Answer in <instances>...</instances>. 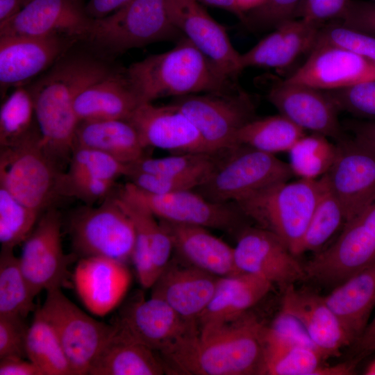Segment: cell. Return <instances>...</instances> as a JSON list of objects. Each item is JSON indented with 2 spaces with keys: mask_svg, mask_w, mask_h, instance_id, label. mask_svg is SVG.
Instances as JSON below:
<instances>
[{
  "mask_svg": "<svg viewBox=\"0 0 375 375\" xmlns=\"http://www.w3.org/2000/svg\"><path fill=\"white\" fill-rule=\"evenodd\" d=\"M263 326L249 312L197 326L158 355L167 374L263 375Z\"/></svg>",
  "mask_w": 375,
  "mask_h": 375,
  "instance_id": "obj_1",
  "label": "cell"
},
{
  "mask_svg": "<svg viewBox=\"0 0 375 375\" xmlns=\"http://www.w3.org/2000/svg\"><path fill=\"white\" fill-rule=\"evenodd\" d=\"M112 70L88 57L60 58L31 87L40 140L60 166L69 161L79 119L74 110L77 94Z\"/></svg>",
  "mask_w": 375,
  "mask_h": 375,
  "instance_id": "obj_2",
  "label": "cell"
},
{
  "mask_svg": "<svg viewBox=\"0 0 375 375\" xmlns=\"http://www.w3.org/2000/svg\"><path fill=\"white\" fill-rule=\"evenodd\" d=\"M124 74L140 103L238 88L185 37L172 49L130 65Z\"/></svg>",
  "mask_w": 375,
  "mask_h": 375,
  "instance_id": "obj_3",
  "label": "cell"
},
{
  "mask_svg": "<svg viewBox=\"0 0 375 375\" xmlns=\"http://www.w3.org/2000/svg\"><path fill=\"white\" fill-rule=\"evenodd\" d=\"M323 187L322 177L281 182L234 203L257 226L278 236L296 256Z\"/></svg>",
  "mask_w": 375,
  "mask_h": 375,
  "instance_id": "obj_4",
  "label": "cell"
},
{
  "mask_svg": "<svg viewBox=\"0 0 375 375\" xmlns=\"http://www.w3.org/2000/svg\"><path fill=\"white\" fill-rule=\"evenodd\" d=\"M289 163L274 154L238 145L222 153L205 181L194 190L216 203H235L262 189L288 181Z\"/></svg>",
  "mask_w": 375,
  "mask_h": 375,
  "instance_id": "obj_5",
  "label": "cell"
},
{
  "mask_svg": "<svg viewBox=\"0 0 375 375\" xmlns=\"http://www.w3.org/2000/svg\"><path fill=\"white\" fill-rule=\"evenodd\" d=\"M183 34L172 23L167 0H131L113 13L93 19L86 39L112 53L162 41L177 42Z\"/></svg>",
  "mask_w": 375,
  "mask_h": 375,
  "instance_id": "obj_6",
  "label": "cell"
},
{
  "mask_svg": "<svg viewBox=\"0 0 375 375\" xmlns=\"http://www.w3.org/2000/svg\"><path fill=\"white\" fill-rule=\"evenodd\" d=\"M40 134L1 147L0 186L25 206L41 213L60 195L64 172L42 145Z\"/></svg>",
  "mask_w": 375,
  "mask_h": 375,
  "instance_id": "obj_7",
  "label": "cell"
},
{
  "mask_svg": "<svg viewBox=\"0 0 375 375\" xmlns=\"http://www.w3.org/2000/svg\"><path fill=\"white\" fill-rule=\"evenodd\" d=\"M68 228L73 248L81 258L100 256L124 263L132 260L135 228L116 195H110L97 207L76 210Z\"/></svg>",
  "mask_w": 375,
  "mask_h": 375,
  "instance_id": "obj_8",
  "label": "cell"
},
{
  "mask_svg": "<svg viewBox=\"0 0 375 375\" xmlns=\"http://www.w3.org/2000/svg\"><path fill=\"white\" fill-rule=\"evenodd\" d=\"M170 103L192 122L215 153L237 147L239 131L255 119L254 102L239 87L228 92L176 97Z\"/></svg>",
  "mask_w": 375,
  "mask_h": 375,
  "instance_id": "obj_9",
  "label": "cell"
},
{
  "mask_svg": "<svg viewBox=\"0 0 375 375\" xmlns=\"http://www.w3.org/2000/svg\"><path fill=\"white\" fill-rule=\"evenodd\" d=\"M63 348L74 375L88 374L100 351L114 335L116 326L98 321L81 310L61 288L47 291L39 308Z\"/></svg>",
  "mask_w": 375,
  "mask_h": 375,
  "instance_id": "obj_10",
  "label": "cell"
},
{
  "mask_svg": "<svg viewBox=\"0 0 375 375\" xmlns=\"http://www.w3.org/2000/svg\"><path fill=\"white\" fill-rule=\"evenodd\" d=\"M117 194L142 205L158 219L173 223L233 232L244 217L235 203L213 202L194 190L153 194L128 182Z\"/></svg>",
  "mask_w": 375,
  "mask_h": 375,
  "instance_id": "obj_11",
  "label": "cell"
},
{
  "mask_svg": "<svg viewBox=\"0 0 375 375\" xmlns=\"http://www.w3.org/2000/svg\"><path fill=\"white\" fill-rule=\"evenodd\" d=\"M338 142L335 160L325 176L347 223L375 199V148L354 135Z\"/></svg>",
  "mask_w": 375,
  "mask_h": 375,
  "instance_id": "obj_12",
  "label": "cell"
},
{
  "mask_svg": "<svg viewBox=\"0 0 375 375\" xmlns=\"http://www.w3.org/2000/svg\"><path fill=\"white\" fill-rule=\"evenodd\" d=\"M61 228L60 212L49 208L24 241L19 263L35 297L42 290L61 288L69 283L68 266L72 258L63 252Z\"/></svg>",
  "mask_w": 375,
  "mask_h": 375,
  "instance_id": "obj_13",
  "label": "cell"
},
{
  "mask_svg": "<svg viewBox=\"0 0 375 375\" xmlns=\"http://www.w3.org/2000/svg\"><path fill=\"white\" fill-rule=\"evenodd\" d=\"M234 250L235 263L241 273L264 278L283 292L308 280L305 267L275 234L257 227L241 230Z\"/></svg>",
  "mask_w": 375,
  "mask_h": 375,
  "instance_id": "obj_14",
  "label": "cell"
},
{
  "mask_svg": "<svg viewBox=\"0 0 375 375\" xmlns=\"http://www.w3.org/2000/svg\"><path fill=\"white\" fill-rule=\"evenodd\" d=\"M128 338L159 353L198 326L183 319L164 301L139 294L121 308L112 323Z\"/></svg>",
  "mask_w": 375,
  "mask_h": 375,
  "instance_id": "obj_15",
  "label": "cell"
},
{
  "mask_svg": "<svg viewBox=\"0 0 375 375\" xmlns=\"http://www.w3.org/2000/svg\"><path fill=\"white\" fill-rule=\"evenodd\" d=\"M174 25L228 77L237 80L243 70L241 53L233 47L226 28L197 0H167Z\"/></svg>",
  "mask_w": 375,
  "mask_h": 375,
  "instance_id": "obj_16",
  "label": "cell"
},
{
  "mask_svg": "<svg viewBox=\"0 0 375 375\" xmlns=\"http://www.w3.org/2000/svg\"><path fill=\"white\" fill-rule=\"evenodd\" d=\"M74 40L53 34L46 36H0V88L4 97L11 87L28 81L54 65Z\"/></svg>",
  "mask_w": 375,
  "mask_h": 375,
  "instance_id": "obj_17",
  "label": "cell"
},
{
  "mask_svg": "<svg viewBox=\"0 0 375 375\" xmlns=\"http://www.w3.org/2000/svg\"><path fill=\"white\" fill-rule=\"evenodd\" d=\"M267 99L279 114L304 131L338 141L345 137L339 110L324 90L283 80L271 85Z\"/></svg>",
  "mask_w": 375,
  "mask_h": 375,
  "instance_id": "obj_18",
  "label": "cell"
},
{
  "mask_svg": "<svg viewBox=\"0 0 375 375\" xmlns=\"http://www.w3.org/2000/svg\"><path fill=\"white\" fill-rule=\"evenodd\" d=\"M92 21L78 0H29L17 14L0 24V36L61 34L86 39Z\"/></svg>",
  "mask_w": 375,
  "mask_h": 375,
  "instance_id": "obj_19",
  "label": "cell"
},
{
  "mask_svg": "<svg viewBox=\"0 0 375 375\" xmlns=\"http://www.w3.org/2000/svg\"><path fill=\"white\" fill-rule=\"evenodd\" d=\"M127 120L135 126L146 148L155 147L177 153H215L207 146L192 122L171 103L162 106L140 103Z\"/></svg>",
  "mask_w": 375,
  "mask_h": 375,
  "instance_id": "obj_20",
  "label": "cell"
},
{
  "mask_svg": "<svg viewBox=\"0 0 375 375\" xmlns=\"http://www.w3.org/2000/svg\"><path fill=\"white\" fill-rule=\"evenodd\" d=\"M372 79H375L374 62L339 47L317 44L285 81L330 91Z\"/></svg>",
  "mask_w": 375,
  "mask_h": 375,
  "instance_id": "obj_21",
  "label": "cell"
},
{
  "mask_svg": "<svg viewBox=\"0 0 375 375\" xmlns=\"http://www.w3.org/2000/svg\"><path fill=\"white\" fill-rule=\"evenodd\" d=\"M219 278L174 258L151 286V297L166 302L185 320L197 323L213 297Z\"/></svg>",
  "mask_w": 375,
  "mask_h": 375,
  "instance_id": "obj_22",
  "label": "cell"
},
{
  "mask_svg": "<svg viewBox=\"0 0 375 375\" xmlns=\"http://www.w3.org/2000/svg\"><path fill=\"white\" fill-rule=\"evenodd\" d=\"M281 311L296 318L324 360L339 356L344 347L352 345L338 317L324 296L294 285L283 291Z\"/></svg>",
  "mask_w": 375,
  "mask_h": 375,
  "instance_id": "obj_23",
  "label": "cell"
},
{
  "mask_svg": "<svg viewBox=\"0 0 375 375\" xmlns=\"http://www.w3.org/2000/svg\"><path fill=\"white\" fill-rule=\"evenodd\" d=\"M76 291L88 310L97 316L111 312L131 283L126 263L100 256L81 258L72 276Z\"/></svg>",
  "mask_w": 375,
  "mask_h": 375,
  "instance_id": "obj_24",
  "label": "cell"
},
{
  "mask_svg": "<svg viewBox=\"0 0 375 375\" xmlns=\"http://www.w3.org/2000/svg\"><path fill=\"white\" fill-rule=\"evenodd\" d=\"M116 198L134 226L135 242L132 261L138 278L143 288H151L171 260L172 242L160 221L149 210L117 194Z\"/></svg>",
  "mask_w": 375,
  "mask_h": 375,
  "instance_id": "obj_25",
  "label": "cell"
},
{
  "mask_svg": "<svg viewBox=\"0 0 375 375\" xmlns=\"http://www.w3.org/2000/svg\"><path fill=\"white\" fill-rule=\"evenodd\" d=\"M322 26L302 18L284 22L241 54L243 70L249 67L283 69L290 66L301 55L311 51Z\"/></svg>",
  "mask_w": 375,
  "mask_h": 375,
  "instance_id": "obj_26",
  "label": "cell"
},
{
  "mask_svg": "<svg viewBox=\"0 0 375 375\" xmlns=\"http://www.w3.org/2000/svg\"><path fill=\"white\" fill-rule=\"evenodd\" d=\"M172 242L174 251L184 262L219 277L240 274L233 247L208 228L160 220Z\"/></svg>",
  "mask_w": 375,
  "mask_h": 375,
  "instance_id": "obj_27",
  "label": "cell"
},
{
  "mask_svg": "<svg viewBox=\"0 0 375 375\" xmlns=\"http://www.w3.org/2000/svg\"><path fill=\"white\" fill-rule=\"evenodd\" d=\"M140 104L124 72H112L77 94L74 110L79 122L128 119Z\"/></svg>",
  "mask_w": 375,
  "mask_h": 375,
  "instance_id": "obj_28",
  "label": "cell"
},
{
  "mask_svg": "<svg viewBox=\"0 0 375 375\" xmlns=\"http://www.w3.org/2000/svg\"><path fill=\"white\" fill-rule=\"evenodd\" d=\"M273 285L248 273L219 277L213 297L198 319V326L235 320L262 300Z\"/></svg>",
  "mask_w": 375,
  "mask_h": 375,
  "instance_id": "obj_29",
  "label": "cell"
},
{
  "mask_svg": "<svg viewBox=\"0 0 375 375\" xmlns=\"http://www.w3.org/2000/svg\"><path fill=\"white\" fill-rule=\"evenodd\" d=\"M324 297L353 345L365 331L375 307V262L333 288Z\"/></svg>",
  "mask_w": 375,
  "mask_h": 375,
  "instance_id": "obj_30",
  "label": "cell"
},
{
  "mask_svg": "<svg viewBox=\"0 0 375 375\" xmlns=\"http://www.w3.org/2000/svg\"><path fill=\"white\" fill-rule=\"evenodd\" d=\"M76 147L101 151L128 165L147 156L138 131L127 119L79 122L74 137Z\"/></svg>",
  "mask_w": 375,
  "mask_h": 375,
  "instance_id": "obj_31",
  "label": "cell"
},
{
  "mask_svg": "<svg viewBox=\"0 0 375 375\" xmlns=\"http://www.w3.org/2000/svg\"><path fill=\"white\" fill-rule=\"evenodd\" d=\"M165 368L159 355L116 331L90 367V375H162Z\"/></svg>",
  "mask_w": 375,
  "mask_h": 375,
  "instance_id": "obj_32",
  "label": "cell"
},
{
  "mask_svg": "<svg viewBox=\"0 0 375 375\" xmlns=\"http://www.w3.org/2000/svg\"><path fill=\"white\" fill-rule=\"evenodd\" d=\"M335 261L346 276L375 262V199L346 223L333 244Z\"/></svg>",
  "mask_w": 375,
  "mask_h": 375,
  "instance_id": "obj_33",
  "label": "cell"
},
{
  "mask_svg": "<svg viewBox=\"0 0 375 375\" xmlns=\"http://www.w3.org/2000/svg\"><path fill=\"white\" fill-rule=\"evenodd\" d=\"M263 375H314L323 364L317 350L283 336L263 326Z\"/></svg>",
  "mask_w": 375,
  "mask_h": 375,
  "instance_id": "obj_34",
  "label": "cell"
},
{
  "mask_svg": "<svg viewBox=\"0 0 375 375\" xmlns=\"http://www.w3.org/2000/svg\"><path fill=\"white\" fill-rule=\"evenodd\" d=\"M306 131L278 114L247 123L238 132L237 144L274 154L288 152Z\"/></svg>",
  "mask_w": 375,
  "mask_h": 375,
  "instance_id": "obj_35",
  "label": "cell"
},
{
  "mask_svg": "<svg viewBox=\"0 0 375 375\" xmlns=\"http://www.w3.org/2000/svg\"><path fill=\"white\" fill-rule=\"evenodd\" d=\"M26 356L43 375H74L56 332L39 308L28 327Z\"/></svg>",
  "mask_w": 375,
  "mask_h": 375,
  "instance_id": "obj_36",
  "label": "cell"
},
{
  "mask_svg": "<svg viewBox=\"0 0 375 375\" xmlns=\"http://www.w3.org/2000/svg\"><path fill=\"white\" fill-rule=\"evenodd\" d=\"M35 103L28 87L19 86L0 108V146L11 147L40 134Z\"/></svg>",
  "mask_w": 375,
  "mask_h": 375,
  "instance_id": "obj_37",
  "label": "cell"
},
{
  "mask_svg": "<svg viewBox=\"0 0 375 375\" xmlns=\"http://www.w3.org/2000/svg\"><path fill=\"white\" fill-rule=\"evenodd\" d=\"M323 187L312 217L299 244L297 256L306 252L317 253L346 224L343 208L331 190L325 174Z\"/></svg>",
  "mask_w": 375,
  "mask_h": 375,
  "instance_id": "obj_38",
  "label": "cell"
},
{
  "mask_svg": "<svg viewBox=\"0 0 375 375\" xmlns=\"http://www.w3.org/2000/svg\"><path fill=\"white\" fill-rule=\"evenodd\" d=\"M12 249L0 253V316L26 317L35 310L34 298Z\"/></svg>",
  "mask_w": 375,
  "mask_h": 375,
  "instance_id": "obj_39",
  "label": "cell"
},
{
  "mask_svg": "<svg viewBox=\"0 0 375 375\" xmlns=\"http://www.w3.org/2000/svg\"><path fill=\"white\" fill-rule=\"evenodd\" d=\"M336 144L318 133L302 136L288 151L289 165L299 178L316 180L326 174L336 155Z\"/></svg>",
  "mask_w": 375,
  "mask_h": 375,
  "instance_id": "obj_40",
  "label": "cell"
},
{
  "mask_svg": "<svg viewBox=\"0 0 375 375\" xmlns=\"http://www.w3.org/2000/svg\"><path fill=\"white\" fill-rule=\"evenodd\" d=\"M40 213L28 208L0 186V243L12 249L24 242L35 228Z\"/></svg>",
  "mask_w": 375,
  "mask_h": 375,
  "instance_id": "obj_41",
  "label": "cell"
},
{
  "mask_svg": "<svg viewBox=\"0 0 375 375\" xmlns=\"http://www.w3.org/2000/svg\"><path fill=\"white\" fill-rule=\"evenodd\" d=\"M222 153H185L162 158L145 156L129 165L128 169L162 176L185 175L213 167Z\"/></svg>",
  "mask_w": 375,
  "mask_h": 375,
  "instance_id": "obj_42",
  "label": "cell"
},
{
  "mask_svg": "<svg viewBox=\"0 0 375 375\" xmlns=\"http://www.w3.org/2000/svg\"><path fill=\"white\" fill-rule=\"evenodd\" d=\"M72 174H81L115 181L126 176L129 165L99 150L87 147H74L69 161Z\"/></svg>",
  "mask_w": 375,
  "mask_h": 375,
  "instance_id": "obj_43",
  "label": "cell"
},
{
  "mask_svg": "<svg viewBox=\"0 0 375 375\" xmlns=\"http://www.w3.org/2000/svg\"><path fill=\"white\" fill-rule=\"evenodd\" d=\"M215 165L208 169L181 176H162L128 169L126 176L129 178L131 183L146 192L165 194L194 190L205 181Z\"/></svg>",
  "mask_w": 375,
  "mask_h": 375,
  "instance_id": "obj_44",
  "label": "cell"
},
{
  "mask_svg": "<svg viewBox=\"0 0 375 375\" xmlns=\"http://www.w3.org/2000/svg\"><path fill=\"white\" fill-rule=\"evenodd\" d=\"M317 44L339 47L375 62V37L338 22L321 26L315 45Z\"/></svg>",
  "mask_w": 375,
  "mask_h": 375,
  "instance_id": "obj_45",
  "label": "cell"
},
{
  "mask_svg": "<svg viewBox=\"0 0 375 375\" xmlns=\"http://www.w3.org/2000/svg\"><path fill=\"white\" fill-rule=\"evenodd\" d=\"M325 92L339 110L360 118L375 120V79Z\"/></svg>",
  "mask_w": 375,
  "mask_h": 375,
  "instance_id": "obj_46",
  "label": "cell"
},
{
  "mask_svg": "<svg viewBox=\"0 0 375 375\" xmlns=\"http://www.w3.org/2000/svg\"><path fill=\"white\" fill-rule=\"evenodd\" d=\"M115 181L64 172L60 182V195L75 197L92 206L111 195Z\"/></svg>",
  "mask_w": 375,
  "mask_h": 375,
  "instance_id": "obj_47",
  "label": "cell"
},
{
  "mask_svg": "<svg viewBox=\"0 0 375 375\" xmlns=\"http://www.w3.org/2000/svg\"><path fill=\"white\" fill-rule=\"evenodd\" d=\"M301 1V0H265L260 6L247 12L242 22L253 31L274 29L284 22L295 18Z\"/></svg>",
  "mask_w": 375,
  "mask_h": 375,
  "instance_id": "obj_48",
  "label": "cell"
},
{
  "mask_svg": "<svg viewBox=\"0 0 375 375\" xmlns=\"http://www.w3.org/2000/svg\"><path fill=\"white\" fill-rule=\"evenodd\" d=\"M28 326L24 317L0 316V358L26 356Z\"/></svg>",
  "mask_w": 375,
  "mask_h": 375,
  "instance_id": "obj_49",
  "label": "cell"
},
{
  "mask_svg": "<svg viewBox=\"0 0 375 375\" xmlns=\"http://www.w3.org/2000/svg\"><path fill=\"white\" fill-rule=\"evenodd\" d=\"M350 0H301L295 18H302L323 24L330 19H339Z\"/></svg>",
  "mask_w": 375,
  "mask_h": 375,
  "instance_id": "obj_50",
  "label": "cell"
},
{
  "mask_svg": "<svg viewBox=\"0 0 375 375\" xmlns=\"http://www.w3.org/2000/svg\"><path fill=\"white\" fill-rule=\"evenodd\" d=\"M338 22L375 37V2L350 0Z\"/></svg>",
  "mask_w": 375,
  "mask_h": 375,
  "instance_id": "obj_51",
  "label": "cell"
},
{
  "mask_svg": "<svg viewBox=\"0 0 375 375\" xmlns=\"http://www.w3.org/2000/svg\"><path fill=\"white\" fill-rule=\"evenodd\" d=\"M269 326L283 336L318 351L301 323L290 315L280 310Z\"/></svg>",
  "mask_w": 375,
  "mask_h": 375,
  "instance_id": "obj_52",
  "label": "cell"
},
{
  "mask_svg": "<svg viewBox=\"0 0 375 375\" xmlns=\"http://www.w3.org/2000/svg\"><path fill=\"white\" fill-rule=\"evenodd\" d=\"M0 375H43L31 360L20 357L0 358Z\"/></svg>",
  "mask_w": 375,
  "mask_h": 375,
  "instance_id": "obj_53",
  "label": "cell"
},
{
  "mask_svg": "<svg viewBox=\"0 0 375 375\" xmlns=\"http://www.w3.org/2000/svg\"><path fill=\"white\" fill-rule=\"evenodd\" d=\"M131 0H88L85 10L93 19L105 17L117 11Z\"/></svg>",
  "mask_w": 375,
  "mask_h": 375,
  "instance_id": "obj_54",
  "label": "cell"
},
{
  "mask_svg": "<svg viewBox=\"0 0 375 375\" xmlns=\"http://www.w3.org/2000/svg\"><path fill=\"white\" fill-rule=\"evenodd\" d=\"M358 360L375 351V316L369 323L360 337L353 344Z\"/></svg>",
  "mask_w": 375,
  "mask_h": 375,
  "instance_id": "obj_55",
  "label": "cell"
},
{
  "mask_svg": "<svg viewBox=\"0 0 375 375\" xmlns=\"http://www.w3.org/2000/svg\"><path fill=\"white\" fill-rule=\"evenodd\" d=\"M347 126L354 136L375 148V120L351 121L348 122Z\"/></svg>",
  "mask_w": 375,
  "mask_h": 375,
  "instance_id": "obj_56",
  "label": "cell"
},
{
  "mask_svg": "<svg viewBox=\"0 0 375 375\" xmlns=\"http://www.w3.org/2000/svg\"><path fill=\"white\" fill-rule=\"evenodd\" d=\"M359 361L354 358L351 361L338 363L333 365L322 364L315 372L314 375H350L354 374L355 368Z\"/></svg>",
  "mask_w": 375,
  "mask_h": 375,
  "instance_id": "obj_57",
  "label": "cell"
},
{
  "mask_svg": "<svg viewBox=\"0 0 375 375\" xmlns=\"http://www.w3.org/2000/svg\"><path fill=\"white\" fill-rule=\"evenodd\" d=\"M29 0H0V24L17 14Z\"/></svg>",
  "mask_w": 375,
  "mask_h": 375,
  "instance_id": "obj_58",
  "label": "cell"
},
{
  "mask_svg": "<svg viewBox=\"0 0 375 375\" xmlns=\"http://www.w3.org/2000/svg\"><path fill=\"white\" fill-rule=\"evenodd\" d=\"M202 5L210 6L220 9H224L237 15L240 20L242 16L240 14L235 0H197Z\"/></svg>",
  "mask_w": 375,
  "mask_h": 375,
  "instance_id": "obj_59",
  "label": "cell"
},
{
  "mask_svg": "<svg viewBox=\"0 0 375 375\" xmlns=\"http://www.w3.org/2000/svg\"><path fill=\"white\" fill-rule=\"evenodd\" d=\"M236 7L242 16V22L245 14L260 6L265 0H235Z\"/></svg>",
  "mask_w": 375,
  "mask_h": 375,
  "instance_id": "obj_60",
  "label": "cell"
},
{
  "mask_svg": "<svg viewBox=\"0 0 375 375\" xmlns=\"http://www.w3.org/2000/svg\"><path fill=\"white\" fill-rule=\"evenodd\" d=\"M364 374L375 375V358L366 367Z\"/></svg>",
  "mask_w": 375,
  "mask_h": 375,
  "instance_id": "obj_61",
  "label": "cell"
},
{
  "mask_svg": "<svg viewBox=\"0 0 375 375\" xmlns=\"http://www.w3.org/2000/svg\"><path fill=\"white\" fill-rule=\"evenodd\" d=\"M375 1V0H374Z\"/></svg>",
  "mask_w": 375,
  "mask_h": 375,
  "instance_id": "obj_62",
  "label": "cell"
}]
</instances>
